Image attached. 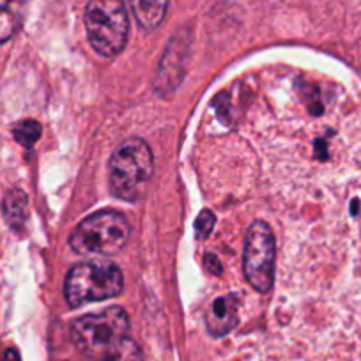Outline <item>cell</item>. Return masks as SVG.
<instances>
[{
  "label": "cell",
  "instance_id": "1",
  "mask_svg": "<svg viewBox=\"0 0 361 361\" xmlns=\"http://www.w3.org/2000/svg\"><path fill=\"white\" fill-rule=\"evenodd\" d=\"M130 331V319L121 307H110L98 314L76 319L71 338L76 349L89 360L105 361L112 356Z\"/></svg>",
  "mask_w": 361,
  "mask_h": 361
},
{
  "label": "cell",
  "instance_id": "2",
  "mask_svg": "<svg viewBox=\"0 0 361 361\" xmlns=\"http://www.w3.org/2000/svg\"><path fill=\"white\" fill-rule=\"evenodd\" d=\"M130 238V224L117 211H99L90 214L73 231L69 245L85 257L116 255Z\"/></svg>",
  "mask_w": 361,
  "mask_h": 361
},
{
  "label": "cell",
  "instance_id": "3",
  "mask_svg": "<svg viewBox=\"0 0 361 361\" xmlns=\"http://www.w3.org/2000/svg\"><path fill=\"white\" fill-rule=\"evenodd\" d=\"M152 152L140 138H131L116 149L109 163L110 188L114 195L135 200L152 176Z\"/></svg>",
  "mask_w": 361,
  "mask_h": 361
},
{
  "label": "cell",
  "instance_id": "4",
  "mask_svg": "<svg viewBox=\"0 0 361 361\" xmlns=\"http://www.w3.org/2000/svg\"><path fill=\"white\" fill-rule=\"evenodd\" d=\"M123 273L112 262L76 264L66 276V301L73 308L116 298L123 290Z\"/></svg>",
  "mask_w": 361,
  "mask_h": 361
},
{
  "label": "cell",
  "instance_id": "5",
  "mask_svg": "<svg viewBox=\"0 0 361 361\" xmlns=\"http://www.w3.org/2000/svg\"><path fill=\"white\" fill-rule=\"evenodd\" d=\"M85 29L90 44L103 57H114L126 47L130 20L123 0H89Z\"/></svg>",
  "mask_w": 361,
  "mask_h": 361
},
{
  "label": "cell",
  "instance_id": "6",
  "mask_svg": "<svg viewBox=\"0 0 361 361\" xmlns=\"http://www.w3.org/2000/svg\"><path fill=\"white\" fill-rule=\"evenodd\" d=\"M276 243L266 221H255L246 232L243 271L246 282L259 293H267L275 279Z\"/></svg>",
  "mask_w": 361,
  "mask_h": 361
},
{
  "label": "cell",
  "instance_id": "7",
  "mask_svg": "<svg viewBox=\"0 0 361 361\" xmlns=\"http://www.w3.org/2000/svg\"><path fill=\"white\" fill-rule=\"evenodd\" d=\"M239 301L234 294L216 298L206 314L207 331L213 336H224L238 324Z\"/></svg>",
  "mask_w": 361,
  "mask_h": 361
},
{
  "label": "cell",
  "instance_id": "8",
  "mask_svg": "<svg viewBox=\"0 0 361 361\" xmlns=\"http://www.w3.org/2000/svg\"><path fill=\"white\" fill-rule=\"evenodd\" d=\"M2 214L13 231H22L29 214V199L22 190L15 188L6 193L2 200Z\"/></svg>",
  "mask_w": 361,
  "mask_h": 361
},
{
  "label": "cell",
  "instance_id": "9",
  "mask_svg": "<svg viewBox=\"0 0 361 361\" xmlns=\"http://www.w3.org/2000/svg\"><path fill=\"white\" fill-rule=\"evenodd\" d=\"M133 15L138 25L145 30H152L163 22L169 8V0H130Z\"/></svg>",
  "mask_w": 361,
  "mask_h": 361
},
{
  "label": "cell",
  "instance_id": "10",
  "mask_svg": "<svg viewBox=\"0 0 361 361\" xmlns=\"http://www.w3.org/2000/svg\"><path fill=\"white\" fill-rule=\"evenodd\" d=\"M22 0H0V44L8 43L22 25Z\"/></svg>",
  "mask_w": 361,
  "mask_h": 361
},
{
  "label": "cell",
  "instance_id": "11",
  "mask_svg": "<svg viewBox=\"0 0 361 361\" xmlns=\"http://www.w3.org/2000/svg\"><path fill=\"white\" fill-rule=\"evenodd\" d=\"M13 135H15L16 142L22 144L23 147H32L37 142V138L41 137V126L37 121H22V123H18L13 128Z\"/></svg>",
  "mask_w": 361,
  "mask_h": 361
},
{
  "label": "cell",
  "instance_id": "12",
  "mask_svg": "<svg viewBox=\"0 0 361 361\" xmlns=\"http://www.w3.org/2000/svg\"><path fill=\"white\" fill-rule=\"evenodd\" d=\"M105 361H144V356H142L140 347L130 336H126L124 342L119 345V349L112 356L106 357Z\"/></svg>",
  "mask_w": 361,
  "mask_h": 361
},
{
  "label": "cell",
  "instance_id": "13",
  "mask_svg": "<svg viewBox=\"0 0 361 361\" xmlns=\"http://www.w3.org/2000/svg\"><path fill=\"white\" fill-rule=\"evenodd\" d=\"M214 221H216V218H214V214L211 213V211H202V213L197 216V221H195L197 238L204 239L206 235H209L211 232H213Z\"/></svg>",
  "mask_w": 361,
  "mask_h": 361
},
{
  "label": "cell",
  "instance_id": "14",
  "mask_svg": "<svg viewBox=\"0 0 361 361\" xmlns=\"http://www.w3.org/2000/svg\"><path fill=\"white\" fill-rule=\"evenodd\" d=\"M0 361H22L20 360V354L16 349H8L4 350V354L0 356Z\"/></svg>",
  "mask_w": 361,
  "mask_h": 361
}]
</instances>
